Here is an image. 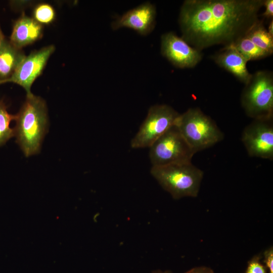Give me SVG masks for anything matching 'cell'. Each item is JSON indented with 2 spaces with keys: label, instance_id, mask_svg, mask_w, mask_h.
<instances>
[{
  "label": "cell",
  "instance_id": "8",
  "mask_svg": "<svg viewBox=\"0 0 273 273\" xmlns=\"http://www.w3.org/2000/svg\"><path fill=\"white\" fill-rule=\"evenodd\" d=\"M55 50V47L51 44L32 51L25 56L12 76L0 81V84L8 82L16 83L24 88L26 95L32 94L31 92L32 84L42 74Z\"/></svg>",
  "mask_w": 273,
  "mask_h": 273
},
{
  "label": "cell",
  "instance_id": "20",
  "mask_svg": "<svg viewBox=\"0 0 273 273\" xmlns=\"http://www.w3.org/2000/svg\"><path fill=\"white\" fill-rule=\"evenodd\" d=\"M264 262L266 268L268 269L269 273H273V248L269 247L263 253Z\"/></svg>",
  "mask_w": 273,
  "mask_h": 273
},
{
  "label": "cell",
  "instance_id": "17",
  "mask_svg": "<svg viewBox=\"0 0 273 273\" xmlns=\"http://www.w3.org/2000/svg\"><path fill=\"white\" fill-rule=\"evenodd\" d=\"M15 115L9 114L5 103L0 101V146L5 144L15 135L14 129L10 127L12 120H15Z\"/></svg>",
  "mask_w": 273,
  "mask_h": 273
},
{
  "label": "cell",
  "instance_id": "21",
  "mask_svg": "<svg viewBox=\"0 0 273 273\" xmlns=\"http://www.w3.org/2000/svg\"><path fill=\"white\" fill-rule=\"evenodd\" d=\"M265 8V11L263 16L267 18H270L273 16V1L263 0V5Z\"/></svg>",
  "mask_w": 273,
  "mask_h": 273
},
{
  "label": "cell",
  "instance_id": "15",
  "mask_svg": "<svg viewBox=\"0 0 273 273\" xmlns=\"http://www.w3.org/2000/svg\"><path fill=\"white\" fill-rule=\"evenodd\" d=\"M258 48L268 55L273 52V36L264 27L262 21L257 20L245 33Z\"/></svg>",
  "mask_w": 273,
  "mask_h": 273
},
{
  "label": "cell",
  "instance_id": "14",
  "mask_svg": "<svg viewBox=\"0 0 273 273\" xmlns=\"http://www.w3.org/2000/svg\"><path fill=\"white\" fill-rule=\"evenodd\" d=\"M26 55L6 38L0 48V81L10 77Z\"/></svg>",
  "mask_w": 273,
  "mask_h": 273
},
{
  "label": "cell",
  "instance_id": "11",
  "mask_svg": "<svg viewBox=\"0 0 273 273\" xmlns=\"http://www.w3.org/2000/svg\"><path fill=\"white\" fill-rule=\"evenodd\" d=\"M155 7L147 2L131 9L117 18L111 24L113 30L126 27L132 29L142 35L150 33L156 23Z\"/></svg>",
  "mask_w": 273,
  "mask_h": 273
},
{
  "label": "cell",
  "instance_id": "3",
  "mask_svg": "<svg viewBox=\"0 0 273 273\" xmlns=\"http://www.w3.org/2000/svg\"><path fill=\"white\" fill-rule=\"evenodd\" d=\"M152 175L174 199L196 197L199 192L203 172L192 162L152 166Z\"/></svg>",
  "mask_w": 273,
  "mask_h": 273
},
{
  "label": "cell",
  "instance_id": "10",
  "mask_svg": "<svg viewBox=\"0 0 273 273\" xmlns=\"http://www.w3.org/2000/svg\"><path fill=\"white\" fill-rule=\"evenodd\" d=\"M161 52L174 66L180 68L194 67L202 59L200 51L172 32L162 35Z\"/></svg>",
  "mask_w": 273,
  "mask_h": 273
},
{
  "label": "cell",
  "instance_id": "16",
  "mask_svg": "<svg viewBox=\"0 0 273 273\" xmlns=\"http://www.w3.org/2000/svg\"><path fill=\"white\" fill-rule=\"evenodd\" d=\"M231 44L247 61L260 59L269 56L257 47L245 34Z\"/></svg>",
  "mask_w": 273,
  "mask_h": 273
},
{
  "label": "cell",
  "instance_id": "24",
  "mask_svg": "<svg viewBox=\"0 0 273 273\" xmlns=\"http://www.w3.org/2000/svg\"><path fill=\"white\" fill-rule=\"evenodd\" d=\"M267 31L268 32V33L270 34H271V35L273 36V21H272V20L270 22V23H269V24L268 25Z\"/></svg>",
  "mask_w": 273,
  "mask_h": 273
},
{
  "label": "cell",
  "instance_id": "7",
  "mask_svg": "<svg viewBox=\"0 0 273 273\" xmlns=\"http://www.w3.org/2000/svg\"><path fill=\"white\" fill-rule=\"evenodd\" d=\"M179 114L167 105H155L149 109L138 132L131 141L132 148H149L171 126Z\"/></svg>",
  "mask_w": 273,
  "mask_h": 273
},
{
  "label": "cell",
  "instance_id": "12",
  "mask_svg": "<svg viewBox=\"0 0 273 273\" xmlns=\"http://www.w3.org/2000/svg\"><path fill=\"white\" fill-rule=\"evenodd\" d=\"M42 35L43 25L23 13L14 22L9 40L22 49L40 39Z\"/></svg>",
  "mask_w": 273,
  "mask_h": 273
},
{
  "label": "cell",
  "instance_id": "23",
  "mask_svg": "<svg viewBox=\"0 0 273 273\" xmlns=\"http://www.w3.org/2000/svg\"><path fill=\"white\" fill-rule=\"evenodd\" d=\"M5 39L6 38L0 26V48Z\"/></svg>",
  "mask_w": 273,
  "mask_h": 273
},
{
  "label": "cell",
  "instance_id": "25",
  "mask_svg": "<svg viewBox=\"0 0 273 273\" xmlns=\"http://www.w3.org/2000/svg\"><path fill=\"white\" fill-rule=\"evenodd\" d=\"M152 273H172V272L170 270L162 271L161 270H154L152 271Z\"/></svg>",
  "mask_w": 273,
  "mask_h": 273
},
{
  "label": "cell",
  "instance_id": "6",
  "mask_svg": "<svg viewBox=\"0 0 273 273\" xmlns=\"http://www.w3.org/2000/svg\"><path fill=\"white\" fill-rule=\"evenodd\" d=\"M149 148L152 166L191 162L195 154L176 125L171 126Z\"/></svg>",
  "mask_w": 273,
  "mask_h": 273
},
{
  "label": "cell",
  "instance_id": "13",
  "mask_svg": "<svg viewBox=\"0 0 273 273\" xmlns=\"http://www.w3.org/2000/svg\"><path fill=\"white\" fill-rule=\"evenodd\" d=\"M213 59L219 66L233 74L245 85L250 81L252 74L247 69L248 61L232 44L225 46Z\"/></svg>",
  "mask_w": 273,
  "mask_h": 273
},
{
  "label": "cell",
  "instance_id": "1",
  "mask_svg": "<svg viewBox=\"0 0 273 273\" xmlns=\"http://www.w3.org/2000/svg\"><path fill=\"white\" fill-rule=\"evenodd\" d=\"M263 5V0H186L178 20L182 38L199 51L229 45L258 20Z\"/></svg>",
  "mask_w": 273,
  "mask_h": 273
},
{
  "label": "cell",
  "instance_id": "18",
  "mask_svg": "<svg viewBox=\"0 0 273 273\" xmlns=\"http://www.w3.org/2000/svg\"><path fill=\"white\" fill-rule=\"evenodd\" d=\"M32 16V18L40 24L47 25L55 20L56 12L51 5L47 3H41L34 7Z\"/></svg>",
  "mask_w": 273,
  "mask_h": 273
},
{
  "label": "cell",
  "instance_id": "19",
  "mask_svg": "<svg viewBox=\"0 0 273 273\" xmlns=\"http://www.w3.org/2000/svg\"><path fill=\"white\" fill-rule=\"evenodd\" d=\"M260 254L254 256L248 263L245 273H267L266 267L261 261Z\"/></svg>",
  "mask_w": 273,
  "mask_h": 273
},
{
  "label": "cell",
  "instance_id": "5",
  "mask_svg": "<svg viewBox=\"0 0 273 273\" xmlns=\"http://www.w3.org/2000/svg\"><path fill=\"white\" fill-rule=\"evenodd\" d=\"M241 102L247 115L254 120H271L273 115V78L270 72L252 75L243 90Z\"/></svg>",
  "mask_w": 273,
  "mask_h": 273
},
{
  "label": "cell",
  "instance_id": "4",
  "mask_svg": "<svg viewBox=\"0 0 273 273\" xmlns=\"http://www.w3.org/2000/svg\"><path fill=\"white\" fill-rule=\"evenodd\" d=\"M175 125L195 154L223 139L214 121L199 108H190L179 114Z\"/></svg>",
  "mask_w": 273,
  "mask_h": 273
},
{
  "label": "cell",
  "instance_id": "2",
  "mask_svg": "<svg viewBox=\"0 0 273 273\" xmlns=\"http://www.w3.org/2000/svg\"><path fill=\"white\" fill-rule=\"evenodd\" d=\"M15 120V135L25 155L28 157L37 153L48 125L47 108L44 100L33 94L26 95Z\"/></svg>",
  "mask_w": 273,
  "mask_h": 273
},
{
  "label": "cell",
  "instance_id": "22",
  "mask_svg": "<svg viewBox=\"0 0 273 273\" xmlns=\"http://www.w3.org/2000/svg\"><path fill=\"white\" fill-rule=\"evenodd\" d=\"M185 273H214V272L208 267L201 266L193 267Z\"/></svg>",
  "mask_w": 273,
  "mask_h": 273
},
{
  "label": "cell",
  "instance_id": "9",
  "mask_svg": "<svg viewBox=\"0 0 273 273\" xmlns=\"http://www.w3.org/2000/svg\"><path fill=\"white\" fill-rule=\"evenodd\" d=\"M242 141L250 156L272 160L273 126L271 120H255L244 129Z\"/></svg>",
  "mask_w": 273,
  "mask_h": 273
}]
</instances>
